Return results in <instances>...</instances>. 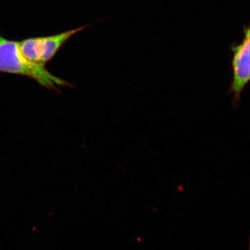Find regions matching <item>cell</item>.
Listing matches in <instances>:
<instances>
[{
  "label": "cell",
  "instance_id": "obj_2",
  "mask_svg": "<svg viewBox=\"0 0 250 250\" xmlns=\"http://www.w3.org/2000/svg\"><path fill=\"white\" fill-rule=\"evenodd\" d=\"M90 24L60 33L56 35L30 38L20 41L19 47L25 58L41 65L45 64L54 58L59 49L72 36L88 27Z\"/></svg>",
  "mask_w": 250,
  "mask_h": 250
},
{
  "label": "cell",
  "instance_id": "obj_1",
  "mask_svg": "<svg viewBox=\"0 0 250 250\" xmlns=\"http://www.w3.org/2000/svg\"><path fill=\"white\" fill-rule=\"evenodd\" d=\"M0 72L29 77L47 88L67 86V82L56 77L45 65L28 60L20 49L19 42L0 39Z\"/></svg>",
  "mask_w": 250,
  "mask_h": 250
},
{
  "label": "cell",
  "instance_id": "obj_3",
  "mask_svg": "<svg viewBox=\"0 0 250 250\" xmlns=\"http://www.w3.org/2000/svg\"><path fill=\"white\" fill-rule=\"evenodd\" d=\"M231 67L233 79L229 94L233 95L232 104L235 107L241 101V95L250 80V28L243 26V39L241 43L232 44Z\"/></svg>",
  "mask_w": 250,
  "mask_h": 250
},
{
  "label": "cell",
  "instance_id": "obj_4",
  "mask_svg": "<svg viewBox=\"0 0 250 250\" xmlns=\"http://www.w3.org/2000/svg\"><path fill=\"white\" fill-rule=\"evenodd\" d=\"M1 36H0V39H1Z\"/></svg>",
  "mask_w": 250,
  "mask_h": 250
}]
</instances>
